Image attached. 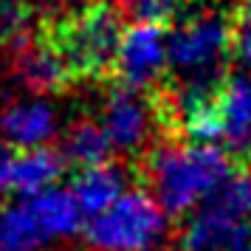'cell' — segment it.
<instances>
[{"label": "cell", "mask_w": 251, "mask_h": 251, "mask_svg": "<svg viewBox=\"0 0 251 251\" xmlns=\"http://www.w3.org/2000/svg\"><path fill=\"white\" fill-rule=\"evenodd\" d=\"M240 161L215 141L155 138L136 155V181L170 217H183Z\"/></svg>", "instance_id": "1"}, {"label": "cell", "mask_w": 251, "mask_h": 251, "mask_svg": "<svg viewBox=\"0 0 251 251\" xmlns=\"http://www.w3.org/2000/svg\"><path fill=\"white\" fill-rule=\"evenodd\" d=\"M167 34V62L175 79H217L231 62L228 3L189 0Z\"/></svg>", "instance_id": "2"}, {"label": "cell", "mask_w": 251, "mask_h": 251, "mask_svg": "<svg viewBox=\"0 0 251 251\" xmlns=\"http://www.w3.org/2000/svg\"><path fill=\"white\" fill-rule=\"evenodd\" d=\"M122 31L125 14L113 0H88L65 12L43 37L65 59L71 76L85 79L110 74Z\"/></svg>", "instance_id": "3"}, {"label": "cell", "mask_w": 251, "mask_h": 251, "mask_svg": "<svg viewBox=\"0 0 251 251\" xmlns=\"http://www.w3.org/2000/svg\"><path fill=\"white\" fill-rule=\"evenodd\" d=\"M181 251H231L251 240V161H240L186 212Z\"/></svg>", "instance_id": "4"}, {"label": "cell", "mask_w": 251, "mask_h": 251, "mask_svg": "<svg viewBox=\"0 0 251 251\" xmlns=\"http://www.w3.org/2000/svg\"><path fill=\"white\" fill-rule=\"evenodd\" d=\"M164 209L147 189L122 192L85 223V243L93 251H138L164 234Z\"/></svg>", "instance_id": "5"}, {"label": "cell", "mask_w": 251, "mask_h": 251, "mask_svg": "<svg viewBox=\"0 0 251 251\" xmlns=\"http://www.w3.org/2000/svg\"><path fill=\"white\" fill-rule=\"evenodd\" d=\"M99 122L110 138V147L127 155H138L155 138H161L158 116H155L150 91L130 88L125 82H116L107 91Z\"/></svg>", "instance_id": "6"}, {"label": "cell", "mask_w": 251, "mask_h": 251, "mask_svg": "<svg viewBox=\"0 0 251 251\" xmlns=\"http://www.w3.org/2000/svg\"><path fill=\"white\" fill-rule=\"evenodd\" d=\"M167 25L158 23H133L130 28L122 31L119 48L113 57L116 79L130 85V88H141L150 91L155 88L161 79H167Z\"/></svg>", "instance_id": "7"}, {"label": "cell", "mask_w": 251, "mask_h": 251, "mask_svg": "<svg viewBox=\"0 0 251 251\" xmlns=\"http://www.w3.org/2000/svg\"><path fill=\"white\" fill-rule=\"evenodd\" d=\"M65 172V161L59 150L46 144L40 147H12L0 144V198L9 195H31L46 186H54Z\"/></svg>", "instance_id": "8"}, {"label": "cell", "mask_w": 251, "mask_h": 251, "mask_svg": "<svg viewBox=\"0 0 251 251\" xmlns=\"http://www.w3.org/2000/svg\"><path fill=\"white\" fill-rule=\"evenodd\" d=\"M217 141L237 161H251V71H226L220 82Z\"/></svg>", "instance_id": "9"}, {"label": "cell", "mask_w": 251, "mask_h": 251, "mask_svg": "<svg viewBox=\"0 0 251 251\" xmlns=\"http://www.w3.org/2000/svg\"><path fill=\"white\" fill-rule=\"evenodd\" d=\"M59 130L57 107L40 96L14 99L0 107V138L12 147L48 144Z\"/></svg>", "instance_id": "10"}, {"label": "cell", "mask_w": 251, "mask_h": 251, "mask_svg": "<svg viewBox=\"0 0 251 251\" xmlns=\"http://www.w3.org/2000/svg\"><path fill=\"white\" fill-rule=\"evenodd\" d=\"M14 76L28 93L34 96H51V93H62L68 88L74 76H71L65 59L57 54V48L48 43L46 37L40 40H25L23 46L14 48Z\"/></svg>", "instance_id": "11"}, {"label": "cell", "mask_w": 251, "mask_h": 251, "mask_svg": "<svg viewBox=\"0 0 251 251\" xmlns=\"http://www.w3.org/2000/svg\"><path fill=\"white\" fill-rule=\"evenodd\" d=\"M125 181L127 170L119 164H110V158H107L102 164L76 170L74 181H71V195H74L82 215H96L122 195Z\"/></svg>", "instance_id": "12"}, {"label": "cell", "mask_w": 251, "mask_h": 251, "mask_svg": "<svg viewBox=\"0 0 251 251\" xmlns=\"http://www.w3.org/2000/svg\"><path fill=\"white\" fill-rule=\"evenodd\" d=\"M59 155L65 161V167L82 170V167H93V164L107 161L113 155V147H110V138H107L99 119L79 116L65 127L62 141H59Z\"/></svg>", "instance_id": "13"}, {"label": "cell", "mask_w": 251, "mask_h": 251, "mask_svg": "<svg viewBox=\"0 0 251 251\" xmlns=\"http://www.w3.org/2000/svg\"><path fill=\"white\" fill-rule=\"evenodd\" d=\"M51 240L25 195L17 203H0V251H40Z\"/></svg>", "instance_id": "14"}, {"label": "cell", "mask_w": 251, "mask_h": 251, "mask_svg": "<svg viewBox=\"0 0 251 251\" xmlns=\"http://www.w3.org/2000/svg\"><path fill=\"white\" fill-rule=\"evenodd\" d=\"M28 203L34 209V215L40 217V223L51 237H74L79 234L82 228V212L74 195L68 189H54V186H46L40 192L25 195Z\"/></svg>", "instance_id": "15"}, {"label": "cell", "mask_w": 251, "mask_h": 251, "mask_svg": "<svg viewBox=\"0 0 251 251\" xmlns=\"http://www.w3.org/2000/svg\"><path fill=\"white\" fill-rule=\"evenodd\" d=\"M31 34L28 0H0V48L23 46Z\"/></svg>", "instance_id": "16"}, {"label": "cell", "mask_w": 251, "mask_h": 251, "mask_svg": "<svg viewBox=\"0 0 251 251\" xmlns=\"http://www.w3.org/2000/svg\"><path fill=\"white\" fill-rule=\"evenodd\" d=\"M119 12L127 14L133 23H158L170 25L186 9L189 0H113Z\"/></svg>", "instance_id": "17"}, {"label": "cell", "mask_w": 251, "mask_h": 251, "mask_svg": "<svg viewBox=\"0 0 251 251\" xmlns=\"http://www.w3.org/2000/svg\"><path fill=\"white\" fill-rule=\"evenodd\" d=\"M228 28H231V59L251 71V0H228Z\"/></svg>", "instance_id": "18"}, {"label": "cell", "mask_w": 251, "mask_h": 251, "mask_svg": "<svg viewBox=\"0 0 251 251\" xmlns=\"http://www.w3.org/2000/svg\"><path fill=\"white\" fill-rule=\"evenodd\" d=\"M231 251H251V243H243V246H237V249H231Z\"/></svg>", "instance_id": "19"}, {"label": "cell", "mask_w": 251, "mask_h": 251, "mask_svg": "<svg viewBox=\"0 0 251 251\" xmlns=\"http://www.w3.org/2000/svg\"><path fill=\"white\" fill-rule=\"evenodd\" d=\"M138 251H175V249H150L147 246V249H138Z\"/></svg>", "instance_id": "20"}]
</instances>
